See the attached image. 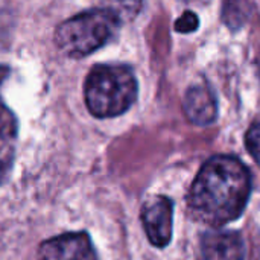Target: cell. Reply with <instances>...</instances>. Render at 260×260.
Instances as JSON below:
<instances>
[{
  "mask_svg": "<svg viewBox=\"0 0 260 260\" xmlns=\"http://www.w3.org/2000/svg\"><path fill=\"white\" fill-rule=\"evenodd\" d=\"M104 8L113 12L120 23H125L140 12L142 0H104Z\"/></svg>",
  "mask_w": 260,
  "mask_h": 260,
  "instance_id": "9c48e42d",
  "label": "cell"
},
{
  "mask_svg": "<svg viewBox=\"0 0 260 260\" xmlns=\"http://www.w3.org/2000/svg\"><path fill=\"white\" fill-rule=\"evenodd\" d=\"M85 104L99 119L123 114L137 98V81L126 66L101 64L85 79Z\"/></svg>",
  "mask_w": 260,
  "mask_h": 260,
  "instance_id": "7a4b0ae2",
  "label": "cell"
},
{
  "mask_svg": "<svg viewBox=\"0 0 260 260\" xmlns=\"http://www.w3.org/2000/svg\"><path fill=\"white\" fill-rule=\"evenodd\" d=\"M8 72V67L0 66V82L6 78ZM17 133V119L0 98V183H3L8 178V174L11 172L15 157Z\"/></svg>",
  "mask_w": 260,
  "mask_h": 260,
  "instance_id": "8992f818",
  "label": "cell"
},
{
  "mask_svg": "<svg viewBox=\"0 0 260 260\" xmlns=\"http://www.w3.org/2000/svg\"><path fill=\"white\" fill-rule=\"evenodd\" d=\"M204 260H245V244L239 233L212 232L201 241Z\"/></svg>",
  "mask_w": 260,
  "mask_h": 260,
  "instance_id": "52a82bcc",
  "label": "cell"
},
{
  "mask_svg": "<svg viewBox=\"0 0 260 260\" xmlns=\"http://www.w3.org/2000/svg\"><path fill=\"white\" fill-rule=\"evenodd\" d=\"M245 145L251 157L260 166V122H256L250 126L247 137H245Z\"/></svg>",
  "mask_w": 260,
  "mask_h": 260,
  "instance_id": "30bf717a",
  "label": "cell"
},
{
  "mask_svg": "<svg viewBox=\"0 0 260 260\" xmlns=\"http://www.w3.org/2000/svg\"><path fill=\"white\" fill-rule=\"evenodd\" d=\"M174 204L168 197L155 195L142 209V222L149 242L158 248L166 247L172 238Z\"/></svg>",
  "mask_w": 260,
  "mask_h": 260,
  "instance_id": "277c9868",
  "label": "cell"
},
{
  "mask_svg": "<svg viewBox=\"0 0 260 260\" xmlns=\"http://www.w3.org/2000/svg\"><path fill=\"white\" fill-rule=\"evenodd\" d=\"M198 27V17L190 12V11H186L177 21H175V29L178 32H193L195 29Z\"/></svg>",
  "mask_w": 260,
  "mask_h": 260,
  "instance_id": "8fae6325",
  "label": "cell"
},
{
  "mask_svg": "<svg viewBox=\"0 0 260 260\" xmlns=\"http://www.w3.org/2000/svg\"><path fill=\"white\" fill-rule=\"evenodd\" d=\"M120 24V20L105 8L85 11L56 27L55 43L64 55L82 58L107 44Z\"/></svg>",
  "mask_w": 260,
  "mask_h": 260,
  "instance_id": "3957f363",
  "label": "cell"
},
{
  "mask_svg": "<svg viewBox=\"0 0 260 260\" xmlns=\"http://www.w3.org/2000/svg\"><path fill=\"white\" fill-rule=\"evenodd\" d=\"M184 113L192 123L200 126L215 122L218 116V104L213 91L207 85L190 87L184 98Z\"/></svg>",
  "mask_w": 260,
  "mask_h": 260,
  "instance_id": "ba28073f",
  "label": "cell"
},
{
  "mask_svg": "<svg viewBox=\"0 0 260 260\" xmlns=\"http://www.w3.org/2000/svg\"><path fill=\"white\" fill-rule=\"evenodd\" d=\"M38 260H98L87 233H66L44 241L38 250Z\"/></svg>",
  "mask_w": 260,
  "mask_h": 260,
  "instance_id": "5b68a950",
  "label": "cell"
},
{
  "mask_svg": "<svg viewBox=\"0 0 260 260\" xmlns=\"http://www.w3.org/2000/svg\"><path fill=\"white\" fill-rule=\"evenodd\" d=\"M251 177L247 166L232 155H215L200 169L187 195L192 219L222 227L239 218L248 203Z\"/></svg>",
  "mask_w": 260,
  "mask_h": 260,
  "instance_id": "6da1fadb",
  "label": "cell"
}]
</instances>
